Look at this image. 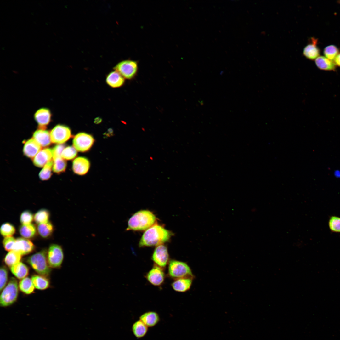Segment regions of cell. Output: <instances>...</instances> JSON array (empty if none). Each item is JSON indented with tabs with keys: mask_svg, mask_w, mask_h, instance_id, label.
Returning a JSON list of instances; mask_svg holds the SVG:
<instances>
[{
	"mask_svg": "<svg viewBox=\"0 0 340 340\" xmlns=\"http://www.w3.org/2000/svg\"><path fill=\"white\" fill-rule=\"evenodd\" d=\"M172 233L162 226L155 224L147 229L139 241L140 247L157 246L168 241Z\"/></svg>",
	"mask_w": 340,
	"mask_h": 340,
	"instance_id": "1",
	"label": "cell"
},
{
	"mask_svg": "<svg viewBox=\"0 0 340 340\" xmlns=\"http://www.w3.org/2000/svg\"><path fill=\"white\" fill-rule=\"evenodd\" d=\"M156 221V217L151 212L141 210L134 213L129 219L126 230H146L154 225Z\"/></svg>",
	"mask_w": 340,
	"mask_h": 340,
	"instance_id": "2",
	"label": "cell"
},
{
	"mask_svg": "<svg viewBox=\"0 0 340 340\" xmlns=\"http://www.w3.org/2000/svg\"><path fill=\"white\" fill-rule=\"evenodd\" d=\"M47 252L43 250L31 256L27 262L38 274L43 276H48L50 272L47 260Z\"/></svg>",
	"mask_w": 340,
	"mask_h": 340,
	"instance_id": "3",
	"label": "cell"
},
{
	"mask_svg": "<svg viewBox=\"0 0 340 340\" xmlns=\"http://www.w3.org/2000/svg\"><path fill=\"white\" fill-rule=\"evenodd\" d=\"M169 276L175 280L180 278H194L191 269L186 263L175 259L170 260L168 264Z\"/></svg>",
	"mask_w": 340,
	"mask_h": 340,
	"instance_id": "4",
	"label": "cell"
},
{
	"mask_svg": "<svg viewBox=\"0 0 340 340\" xmlns=\"http://www.w3.org/2000/svg\"><path fill=\"white\" fill-rule=\"evenodd\" d=\"M18 292L17 281L15 278L12 277L1 294V306L6 307L13 304L17 299Z\"/></svg>",
	"mask_w": 340,
	"mask_h": 340,
	"instance_id": "5",
	"label": "cell"
},
{
	"mask_svg": "<svg viewBox=\"0 0 340 340\" xmlns=\"http://www.w3.org/2000/svg\"><path fill=\"white\" fill-rule=\"evenodd\" d=\"M113 69L119 73L125 79L131 80L136 76L138 71L137 61L126 60L118 63Z\"/></svg>",
	"mask_w": 340,
	"mask_h": 340,
	"instance_id": "6",
	"label": "cell"
},
{
	"mask_svg": "<svg viewBox=\"0 0 340 340\" xmlns=\"http://www.w3.org/2000/svg\"><path fill=\"white\" fill-rule=\"evenodd\" d=\"M50 133L51 142L59 144L65 143L71 136V131L70 128L63 124L56 125Z\"/></svg>",
	"mask_w": 340,
	"mask_h": 340,
	"instance_id": "7",
	"label": "cell"
},
{
	"mask_svg": "<svg viewBox=\"0 0 340 340\" xmlns=\"http://www.w3.org/2000/svg\"><path fill=\"white\" fill-rule=\"evenodd\" d=\"M94 142V139L91 134L80 132L76 135L73 138V146L77 151L85 152L91 148Z\"/></svg>",
	"mask_w": 340,
	"mask_h": 340,
	"instance_id": "8",
	"label": "cell"
},
{
	"mask_svg": "<svg viewBox=\"0 0 340 340\" xmlns=\"http://www.w3.org/2000/svg\"><path fill=\"white\" fill-rule=\"evenodd\" d=\"M64 258V254L61 247L59 245L52 244L50 246L47 254V260L50 267H60Z\"/></svg>",
	"mask_w": 340,
	"mask_h": 340,
	"instance_id": "9",
	"label": "cell"
},
{
	"mask_svg": "<svg viewBox=\"0 0 340 340\" xmlns=\"http://www.w3.org/2000/svg\"><path fill=\"white\" fill-rule=\"evenodd\" d=\"M151 259L155 265L164 269L170 261L169 256L167 247L161 244L155 249Z\"/></svg>",
	"mask_w": 340,
	"mask_h": 340,
	"instance_id": "10",
	"label": "cell"
},
{
	"mask_svg": "<svg viewBox=\"0 0 340 340\" xmlns=\"http://www.w3.org/2000/svg\"><path fill=\"white\" fill-rule=\"evenodd\" d=\"M145 277L151 284L155 286H161L165 279L163 268L155 264L146 274Z\"/></svg>",
	"mask_w": 340,
	"mask_h": 340,
	"instance_id": "11",
	"label": "cell"
},
{
	"mask_svg": "<svg viewBox=\"0 0 340 340\" xmlns=\"http://www.w3.org/2000/svg\"><path fill=\"white\" fill-rule=\"evenodd\" d=\"M52 116L50 110L46 107L39 109L34 115V118L37 124L39 129H46L51 121Z\"/></svg>",
	"mask_w": 340,
	"mask_h": 340,
	"instance_id": "12",
	"label": "cell"
},
{
	"mask_svg": "<svg viewBox=\"0 0 340 340\" xmlns=\"http://www.w3.org/2000/svg\"><path fill=\"white\" fill-rule=\"evenodd\" d=\"M53 158L52 150L45 148L41 150L33 158V162L34 165L38 167H42Z\"/></svg>",
	"mask_w": 340,
	"mask_h": 340,
	"instance_id": "13",
	"label": "cell"
},
{
	"mask_svg": "<svg viewBox=\"0 0 340 340\" xmlns=\"http://www.w3.org/2000/svg\"><path fill=\"white\" fill-rule=\"evenodd\" d=\"M310 40L311 42L304 48L303 52V54L306 58L310 60H315L320 56V50L317 45V39L311 37Z\"/></svg>",
	"mask_w": 340,
	"mask_h": 340,
	"instance_id": "14",
	"label": "cell"
},
{
	"mask_svg": "<svg viewBox=\"0 0 340 340\" xmlns=\"http://www.w3.org/2000/svg\"><path fill=\"white\" fill-rule=\"evenodd\" d=\"M90 167L88 160L84 157H78L75 158L72 163L73 172L79 175H84L87 173Z\"/></svg>",
	"mask_w": 340,
	"mask_h": 340,
	"instance_id": "15",
	"label": "cell"
},
{
	"mask_svg": "<svg viewBox=\"0 0 340 340\" xmlns=\"http://www.w3.org/2000/svg\"><path fill=\"white\" fill-rule=\"evenodd\" d=\"M34 248V244L30 240L19 237L16 239L14 250L19 252L22 255L31 253Z\"/></svg>",
	"mask_w": 340,
	"mask_h": 340,
	"instance_id": "16",
	"label": "cell"
},
{
	"mask_svg": "<svg viewBox=\"0 0 340 340\" xmlns=\"http://www.w3.org/2000/svg\"><path fill=\"white\" fill-rule=\"evenodd\" d=\"M41 146L33 138L27 140L23 148L24 154L28 157L34 158L42 150Z\"/></svg>",
	"mask_w": 340,
	"mask_h": 340,
	"instance_id": "17",
	"label": "cell"
},
{
	"mask_svg": "<svg viewBox=\"0 0 340 340\" xmlns=\"http://www.w3.org/2000/svg\"><path fill=\"white\" fill-rule=\"evenodd\" d=\"M193 278V277H188L175 279L171 284L172 287L176 292H186L190 288Z\"/></svg>",
	"mask_w": 340,
	"mask_h": 340,
	"instance_id": "18",
	"label": "cell"
},
{
	"mask_svg": "<svg viewBox=\"0 0 340 340\" xmlns=\"http://www.w3.org/2000/svg\"><path fill=\"white\" fill-rule=\"evenodd\" d=\"M106 82L112 88H118L124 85L125 79L119 73L114 70L111 71L107 75Z\"/></svg>",
	"mask_w": 340,
	"mask_h": 340,
	"instance_id": "19",
	"label": "cell"
},
{
	"mask_svg": "<svg viewBox=\"0 0 340 340\" xmlns=\"http://www.w3.org/2000/svg\"><path fill=\"white\" fill-rule=\"evenodd\" d=\"M32 138L42 147L49 146L51 142L50 133L46 129L38 128L34 133Z\"/></svg>",
	"mask_w": 340,
	"mask_h": 340,
	"instance_id": "20",
	"label": "cell"
},
{
	"mask_svg": "<svg viewBox=\"0 0 340 340\" xmlns=\"http://www.w3.org/2000/svg\"><path fill=\"white\" fill-rule=\"evenodd\" d=\"M139 320L143 322L148 327H153L157 325L160 320L158 314L155 311L146 312L140 315Z\"/></svg>",
	"mask_w": 340,
	"mask_h": 340,
	"instance_id": "21",
	"label": "cell"
},
{
	"mask_svg": "<svg viewBox=\"0 0 340 340\" xmlns=\"http://www.w3.org/2000/svg\"><path fill=\"white\" fill-rule=\"evenodd\" d=\"M315 60L316 66L320 70L327 71H334L336 70V65L333 61L325 56H320Z\"/></svg>",
	"mask_w": 340,
	"mask_h": 340,
	"instance_id": "22",
	"label": "cell"
},
{
	"mask_svg": "<svg viewBox=\"0 0 340 340\" xmlns=\"http://www.w3.org/2000/svg\"><path fill=\"white\" fill-rule=\"evenodd\" d=\"M10 268L12 273L19 279L25 278L28 274L29 269L27 266L21 262L16 263Z\"/></svg>",
	"mask_w": 340,
	"mask_h": 340,
	"instance_id": "23",
	"label": "cell"
},
{
	"mask_svg": "<svg viewBox=\"0 0 340 340\" xmlns=\"http://www.w3.org/2000/svg\"><path fill=\"white\" fill-rule=\"evenodd\" d=\"M148 327L141 320L135 322L132 326V331L135 336L138 338H141L146 334Z\"/></svg>",
	"mask_w": 340,
	"mask_h": 340,
	"instance_id": "24",
	"label": "cell"
},
{
	"mask_svg": "<svg viewBox=\"0 0 340 340\" xmlns=\"http://www.w3.org/2000/svg\"><path fill=\"white\" fill-rule=\"evenodd\" d=\"M20 235L25 238H30L35 236L36 233V228L33 224H22L19 228Z\"/></svg>",
	"mask_w": 340,
	"mask_h": 340,
	"instance_id": "25",
	"label": "cell"
},
{
	"mask_svg": "<svg viewBox=\"0 0 340 340\" xmlns=\"http://www.w3.org/2000/svg\"><path fill=\"white\" fill-rule=\"evenodd\" d=\"M31 279L35 287L37 289L44 290L49 286V281L44 276L35 275Z\"/></svg>",
	"mask_w": 340,
	"mask_h": 340,
	"instance_id": "26",
	"label": "cell"
},
{
	"mask_svg": "<svg viewBox=\"0 0 340 340\" xmlns=\"http://www.w3.org/2000/svg\"><path fill=\"white\" fill-rule=\"evenodd\" d=\"M21 255L18 252L13 250L9 252L6 255L4 262L9 267L20 262Z\"/></svg>",
	"mask_w": 340,
	"mask_h": 340,
	"instance_id": "27",
	"label": "cell"
},
{
	"mask_svg": "<svg viewBox=\"0 0 340 340\" xmlns=\"http://www.w3.org/2000/svg\"><path fill=\"white\" fill-rule=\"evenodd\" d=\"M37 230L40 235L43 238H47L52 234L53 230L52 224L49 221L39 224Z\"/></svg>",
	"mask_w": 340,
	"mask_h": 340,
	"instance_id": "28",
	"label": "cell"
},
{
	"mask_svg": "<svg viewBox=\"0 0 340 340\" xmlns=\"http://www.w3.org/2000/svg\"><path fill=\"white\" fill-rule=\"evenodd\" d=\"M20 290L27 294H29L33 292L35 286L31 279L29 277H25L20 281L19 285Z\"/></svg>",
	"mask_w": 340,
	"mask_h": 340,
	"instance_id": "29",
	"label": "cell"
},
{
	"mask_svg": "<svg viewBox=\"0 0 340 340\" xmlns=\"http://www.w3.org/2000/svg\"><path fill=\"white\" fill-rule=\"evenodd\" d=\"M53 160L52 170L54 172L60 173L65 171L67 165L65 159L61 157H59Z\"/></svg>",
	"mask_w": 340,
	"mask_h": 340,
	"instance_id": "30",
	"label": "cell"
},
{
	"mask_svg": "<svg viewBox=\"0 0 340 340\" xmlns=\"http://www.w3.org/2000/svg\"><path fill=\"white\" fill-rule=\"evenodd\" d=\"M338 48L335 45H331L327 46L324 49L323 54L327 59L333 61L339 53Z\"/></svg>",
	"mask_w": 340,
	"mask_h": 340,
	"instance_id": "31",
	"label": "cell"
},
{
	"mask_svg": "<svg viewBox=\"0 0 340 340\" xmlns=\"http://www.w3.org/2000/svg\"><path fill=\"white\" fill-rule=\"evenodd\" d=\"M49 217L48 211L46 209H41L36 212L34 219L35 222L39 224L48 222Z\"/></svg>",
	"mask_w": 340,
	"mask_h": 340,
	"instance_id": "32",
	"label": "cell"
},
{
	"mask_svg": "<svg viewBox=\"0 0 340 340\" xmlns=\"http://www.w3.org/2000/svg\"><path fill=\"white\" fill-rule=\"evenodd\" d=\"M328 225L332 232L340 233V217L336 216H331L328 220Z\"/></svg>",
	"mask_w": 340,
	"mask_h": 340,
	"instance_id": "33",
	"label": "cell"
},
{
	"mask_svg": "<svg viewBox=\"0 0 340 340\" xmlns=\"http://www.w3.org/2000/svg\"><path fill=\"white\" fill-rule=\"evenodd\" d=\"M53 162L51 161L47 163L43 167L42 169L39 173V176L40 179L42 180L48 179L51 175V170L52 169Z\"/></svg>",
	"mask_w": 340,
	"mask_h": 340,
	"instance_id": "34",
	"label": "cell"
},
{
	"mask_svg": "<svg viewBox=\"0 0 340 340\" xmlns=\"http://www.w3.org/2000/svg\"><path fill=\"white\" fill-rule=\"evenodd\" d=\"M0 231L1 235L5 237L12 236L15 233V229L12 224L5 223L1 226Z\"/></svg>",
	"mask_w": 340,
	"mask_h": 340,
	"instance_id": "35",
	"label": "cell"
},
{
	"mask_svg": "<svg viewBox=\"0 0 340 340\" xmlns=\"http://www.w3.org/2000/svg\"><path fill=\"white\" fill-rule=\"evenodd\" d=\"M77 150L72 146L65 148L61 155V157L65 160H71L74 159L77 155Z\"/></svg>",
	"mask_w": 340,
	"mask_h": 340,
	"instance_id": "36",
	"label": "cell"
},
{
	"mask_svg": "<svg viewBox=\"0 0 340 340\" xmlns=\"http://www.w3.org/2000/svg\"><path fill=\"white\" fill-rule=\"evenodd\" d=\"M16 241V239L12 236L5 237L3 244L5 250L9 252L14 250Z\"/></svg>",
	"mask_w": 340,
	"mask_h": 340,
	"instance_id": "37",
	"label": "cell"
},
{
	"mask_svg": "<svg viewBox=\"0 0 340 340\" xmlns=\"http://www.w3.org/2000/svg\"><path fill=\"white\" fill-rule=\"evenodd\" d=\"M33 215L31 212L25 210L21 214L20 217V223L22 224H31L33 219Z\"/></svg>",
	"mask_w": 340,
	"mask_h": 340,
	"instance_id": "38",
	"label": "cell"
},
{
	"mask_svg": "<svg viewBox=\"0 0 340 340\" xmlns=\"http://www.w3.org/2000/svg\"><path fill=\"white\" fill-rule=\"evenodd\" d=\"M0 291L3 289L7 282L8 278V272L6 267L4 266L1 267L0 271Z\"/></svg>",
	"mask_w": 340,
	"mask_h": 340,
	"instance_id": "39",
	"label": "cell"
},
{
	"mask_svg": "<svg viewBox=\"0 0 340 340\" xmlns=\"http://www.w3.org/2000/svg\"><path fill=\"white\" fill-rule=\"evenodd\" d=\"M63 144H59L55 146L53 149V159L59 157H61L62 153L65 148Z\"/></svg>",
	"mask_w": 340,
	"mask_h": 340,
	"instance_id": "40",
	"label": "cell"
},
{
	"mask_svg": "<svg viewBox=\"0 0 340 340\" xmlns=\"http://www.w3.org/2000/svg\"><path fill=\"white\" fill-rule=\"evenodd\" d=\"M333 61L336 65L340 67V53L337 55Z\"/></svg>",
	"mask_w": 340,
	"mask_h": 340,
	"instance_id": "41",
	"label": "cell"
},
{
	"mask_svg": "<svg viewBox=\"0 0 340 340\" xmlns=\"http://www.w3.org/2000/svg\"><path fill=\"white\" fill-rule=\"evenodd\" d=\"M334 176L337 178H340V171L337 170L334 172Z\"/></svg>",
	"mask_w": 340,
	"mask_h": 340,
	"instance_id": "42",
	"label": "cell"
},
{
	"mask_svg": "<svg viewBox=\"0 0 340 340\" xmlns=\"http://www.w3.org/2000/svg\"><path fill=\"white\" fill-rule=\"evenodd\" d=\"M150 160H152L153 159V158H152V157H150Z\"/></svg>",
	"mask_w": 340,
	"mask_h": 340,
	"instance_id": "43",
	"label": "cell"
},
{
	"mask_svg": "<svg viewBox=\"0 0 340 340\" xmlns=\"http://www.w3.org/2000/svg\"><path fill=\"white\" fill-rule=\"evenodd\" d=\"M339 3H340V1H339Z\"/></svg>",
	"mask_w": 340,
	"mask_h": 340,
	"instance_id": "44",
	"label": "cell"
}]
</instances>
